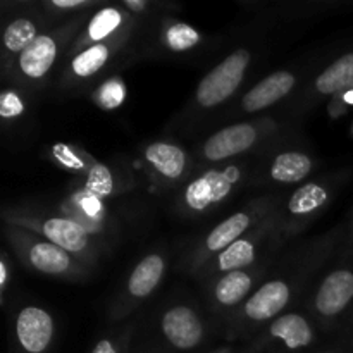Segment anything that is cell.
Returning a JSON list of instances; mask_svg holds the SVG:
<instances>
[{
	"instance_id": "1",
	"label": "cell",
	"mask_w": 353,
	"mask_h": 353,
	"mask_svg": "<svg viewBox=\"0 0 353 353\" xmlns=\"http://www.w3.org/2000/svg\"><path fill=\"white\" fill-rule=\"evenodd\" d=\"M248 62L250 54L247 50H236L216 65L196 88V100L200 105L210 109L230 99L243 81Z\"/></svg>"
},
{
	"instance_id": "2",
	"label": "cell",
	"mask_w": 353,
	"mask_h": 353,
	"mask_svg": "<svg viewBox=\"0 0 353 353\" xmlns=\"http://www.w3.org/2000/svg\"><path fill=\"white\" fill-rule=\"evenodd\" d=\"M162 333L172 347L179 350H192L202 341L203 326L195 310L178 305L169 309L162 317Z\"/></svg>"
},
{
	"instance_id": "3",
	"label": "cell",
	"mask_w": 353,
	"mask_h": 353,
	"mask_svg": "<svg viewBox=\"0 0 353 353\" xmlns=\"http://www.w3.org/2000/svg\"><path fill=\"white\" fill-rule=\"evenodd\" d=\"M16 334L24 352L43 353L54 336V321L43 309L26 307L17 317Z\"/></svg>"
},
{
	"instance_id": "4",
	"label": "cell",
	"mask_w": 353,
	"mask_h": 353,
	"mask_svg": "<svg viewBox=\"0 0 353 353\" xmlns=\"http://www.w3.org/2000/svg\"><path fill=\"white\" fill-rule=\"evenodd\" d=\"M257 141V130L252 124L241 123L217 131L203 145V155L217 162L247 152Z\"/></svg>"
},
{
	"instance_id": "5",
	"label": "cell",
	"mask_w": 353,
	"mask_h": 353,
	"mask_svg": "<svg viewBox=\"0 0 353 353\" xmlns=\"http://www.w3.org/2000/svg\"><path fill=\"white\" fill-rule=\"evenodd\" d=\"M353 300V272L348 269L333 271L316 295V309L324 317H336Z\"/></svg>"
},
{
	"instance_id": "6",
	"label": "cell",
	"mask_w": 353,
	"mask_h": 353,
	"mask_svg": "<svg viewBox=\"0 0 353 353\" xmlns=\"http://www.w3.org/2000/svg\"><path fill=\"white\" fill-rule=\"evenodd\" d=\"M233 186L230 174L219 171H209L192 183L186 190V203L193 210H205L207 207L221 202L228 196Z\"/></svg>"
},
{
	"instance_id": "7",
	"label": "cell",
	"mask_w": 353,
	"mask_h": 353,
	"mask_svg": "<svg viewBox=\"0 0 353 353\" xmlns=\"http://www.w3.org/2000/svg\"><path fill=\"white\" fill-rule=\"evenodd\" d=\"M295 86V76L288 71H278L259 81L247 95L243 97V109L247 112L268 109L272 103L279 102L288 95Z\"/></svg>"
},
{
	"instance_id": "8",
	"label": "cell",
	"mask_w": 353,
	"mask_h": 353,
	"mask_svg": "<svg viewBox=\"0 0 353 353\" xmlns=\"http://www.w3.org/2000/svg\"><path fill=\"white\" fill-rule=\"evenodd\" d=\"M290 302V286L285 281H269L262 285L245 303V314L252 321H268L276 317Z\"/></svg>"
},
{
	"instance_id": "9",
	"label": "cell",
	"mask_w": 353,
	"mask_h": 353,
	"mask_svg": "<svg viewBox=\"0 0 353 353\" xmlns=\"http://www.w3.org/2000/svg\"><path fill=\"white\" fill-rule=\"evenodd\" d=\"M57 57V45L54 38L41 34L19 54V68L33 79L43 78Z\"/></svg>"
},
{
	"instance_id": "10",
	"label": "cell",
	"mask_w": 353,
	"mask_h": 353,
	"mask_svg": "<svg viewBox=\"0 0 353 353\" xmlns=\"http://www.w3.org/2000/svg\"><path fill=\"white\" fill-rule=\"evenodd\" d=\"M271 336L283 341L288 350H302L312 343L314 331L299 314H285L272 323Z\"/></svg>"
},
{
	"instance_id": "11",
	"label": "cell",
	"mask_w": 353,
	"mask_h": 353,
	"mask_svg": "<svg viewBox=\"0 0 353 353\" xmlns=\"http://www.w3.org/2000/svg\"><path fill=\"white\" fill-rule=\"evenodd\" d=\"M165 262L161 255H148L131 272L130 281H128V290L137 299H145L150 295L157 285L161 283L162 274H164Z\"/></svg>"
},
{
	"instance_id": "12",
	"label": "cell",
	"mask_w": 353,
	"mask_h": 353,
	"mask_svg": "<svg viewBox=\"0 0 353 353\" xmlns=\"http://www.w3.org/2000/svg\"><path fill=\"white\" fill-rule=\"evenodd\" d=\"M145 157L155 171L168 179H178L186 165V155L183 148L171 143H152L145 152Z\"/></svg>"
},
{
	"instance_id": "13",
	"label": "cell",
	"mask_w": 353,
	"mask_h": 353,
	"mask_svg": "<svg viewBox=\"0 0 353 353\" xmlns=\"http://www.w3.org/2000/svg\"><path fill=\"white\" fill-rule=\"evenodd\" d=\"M43 234L50 243L64 248L65 252H81L88 243L86 231L69 219H48L43 224Z\"/></svg>"
},
{
	"instance_id": "14",
	"label": "cell",
	"mask_w": 353,
	"mask_h": 353,
	"mask_svg": "<svg viewBox=\"0 0 353 353\" xmlns=\"http://www.w3.org/2000/svg\"><path fill=\"white\" fill-rule=\"evenodd\" d=\"M353 83V54H345L324 69L316 79V90L323 95H333Z\"/></svg>"
},
{
	"instance_id": "15",
	"label": "cell",
	"mask_w": 353,
	"mask_h": 353,
	"mask_svg": "<svg viewBox=\"0 0 353 353\" xmlns=\"http://www.w3.org/2000/svg\"><path fill=\"white\" fill-rule=\"evenodd\" d=\"M250 226V216L245 212H238L234 216L228 217L224 223H221L219 226H216L212 230V233L207 236L205 247L210 252H223L228 247L234 243V241L240 240L241 234L248 230Z\"/></svg>"
},
{
	"instance_id": "16",
	"label": "cell",
	"mask_w": 353,
	"mask_h": 353,
	"mask_svg": "<svg viewBox=\"0 0 353 353\" xmlns=\"http://www.w3.org/2000/svg\"><path fill=\"white\" fill-rule=\"evenodd\" d=\"M312 169V161L300 152H285L274 159L271 165L272 179L279 183H296Z\"/></svg>"
},
{
	"instance_id": "17",
	"label": "cell",
	"mask_w": 353,
	"mask_h": 353,
	"mask_svg": "<svg viewBox=\"0 0 353 353\" xmlns=\"http://www.w3.org/2000/svg\"><path fill=\"white\" fill-rule=\"evenodd\" d=\"M30 262L45 274H62L71 265L68 252L50 241L33 245L30 250Z\"/></svg>"
},
{
	"instance_id": "18",
	"label": "cell",
	"mask_w": 353,
	"mask_h": 353,
	"mask_svg": "<svg viewBox=\"0 0 353 353\" xmlns=\"http://www.w3.org/2000/svg\"><path fill=\"white\" fill-rule=\"evenodd\" d=\"M252 290V278L243 271L228 272L216 285V299L223 305H236Z\"/></svg>"
},
{
	"instance_id": "19",
	"label": "cell",
	"mask_w": 353,
	"mask_h": 353,
	"mask_svg": "<svg viewBox=\"0 0 353 353\" xmlns=\"http://www.w3.org/2000/svg\"><path fill=\"white\" fill-rule=\"evenodd\" d=\"M327 202V192L323 186L316 185V183H309V185H303L302 188L296 190L293 193V196L288 202V209L292 214L296 216H303V214H309L317 210L319 207H323Z\"/></svg>"
},
{
	"instance_id": "20",
	"label": "cell",
	"mask_w": 353,
	"mask_h": 353,
	"mask_svg": "<svg viewBox=\"0 0 353 353\" xmlns=\"http://www.w3.org/2000/svg\"><path fill=\"white\" fill-rule=\"evenodd\" d=\"M255 259V247L248 240L234 241L231 247L223 250L217 257V268L224 272L240 271L245 265H250Z\"/></svg>"
},
{
	"instance_id": "21",
	"label": "cell",
	"mask_w": 353,
	"mask_h": 353,
	"mask_svg": "<svg viewBox=\"0 0 353 353\" xmlns=\"http://www.w3.org/2000/svg\"><path fill=\"white\" fill-rule=\"evenodd\" d=\"M37 38V26L30 19H16L7 26L6 33H3V43H6L7 50L21 54Z\"/></svg>"
},
{
	"instance_id": "22",
	"label": "cell",
	"mask_w": 353,
	"mask_h": 353,
	"mask_svg": "<svg viewBox=\"0 0 353 353\" xmlns=\"http://www.w3.org/2000/svg\"><path fill=\"white\" fill-rule=\"evenodd\" d=\"M109 59V48L102 43H97L93 47L86 48L85 52H81L79 55H76L74 61H72V71L78 76H92L97 71L103 68V64Z\"/></svg>"
},
{
	"instance_id": "23",
	"label": "cell",
	"mask_w": 353,
	"mask_h": 353,
	"mask_svg": "<svg viewBox=\"0 0 353 353\" xmlns=\"http://www.w3.org/2000/svg\"><path fill=\"white\" fill-rule=\"evenodd\" d=\"M123 17L117 9H103L97 14L88 26V37L93 41H100L109 37L114 30L121 24Z\"/></svg>"
},
{
	"instance_id": "24",
	"label": "cell",
	"mask_w": 353,
	"mask_h": 353,
	"mask_svg": "<svg viewBox=\"0 0 353 353\" xmlns=\"http://www.w3.org/2000/svg\"><path fill=\"white\" fill-rule=\"evenodd\" d=\"M165 41H168V45L172 50L183 52L195 47L200 41V34L196 33L195 28H192L190 24L179 23L169 28L168 33H165Z\"/></svg>"
},
{
	"instance_id": "25",
	"label": "cell",
	"mask_w": 353,
	"mask_h": 353,
	"mask_svg": "<svg viewBox=\"0 0 353 353\" xmlns=\"http://www.w3.org/2000/svg\"><path fill=\"white\" fill-rule=\"evenodd\" d=\"M112 174L103 164H95L88 172V181H86V192L92 193L95 199H103V196L112 193Z\"/></svg>"
},
{
	"instance_id": "26",
	"label": "cell",
	"mask_w": 353,
	"mask_h": 353,
	"mask_svg": "<svg viewBox=\"0 0 353 353\" xmlns=\"http://www.w3.org/2000/svg\"><path fill=\"white\" fill-rule=\"evenodd\" d=\"M124 97H126V88H124L123 83L119 79H112V81H107L97 90L95 93V102L99 103L102 109H116L123 103Z\"/></svg>"
},
{
	"instance_id": "27",
	"label": "cell",
	"mask_w": 353,
	"mask_h": 353,
	"mask_svg": "<svg viewBox=\"0 0 353 353\" xmlns=\"http://www.w3.org/2000/svg\"><path fill=\"white\" fill-rule=\"evenodd\" d=\"M21 110H23V103L17 99V95H14V93L3 95L2 107H0V112H2L3 117L17 116V114H21Z\"/></svg>"
},
{
	"instance_id": "28",
	"label": "cell",
	"mask_w": 353,
	"mask_h": 353,
	"mask_svg": "<svg viewBox=\"0 0 353 353\" xmlns=\"http://www.w3.org/2000/svg\"><path fill=\"white\" fill-rule=\"evenodd\" d=\"M92 353H119V352H117L116 345H114L112 341H110V340H102V341H99V343H97L95 347H93Z\"/></svg>"
},
{
	"instance_id": "29",
	"label": "cell",
	"mask_w": 353,
	"mask_h": 353,
	"mask_svg": "<svg viewBox=\"0 0 353 353\" xmlns=\"http://www.w3.org/2000/svg\"><path fill=\"white\" fill-rule=\"evenodd\" d=\"M86 0H54L55 7H61V9H72V7L85 6Z\"/></svg>"
}]
</instances>
